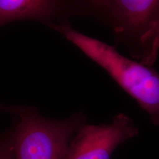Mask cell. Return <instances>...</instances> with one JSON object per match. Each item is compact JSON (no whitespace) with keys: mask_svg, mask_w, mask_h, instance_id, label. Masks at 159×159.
<instances>
[{"mask_svg":"<svg viewBox=\"0 0 159 159\" xmlns=\"http://www.w3.org/2000/svg\"><path fill=\"white\" fill-rule=\"evenodd\" d=\"M48 25L102 67L148 113L151 122L159 125V73L125 57L112 46L80 33L69 23Z\"/></svg>","mask_w":159,"mask_h":159,"instance_id":"1","label":"cell"},{"mask_svg":"<svg viewBox=\"0 0 159 159\" xmlns=\"http://www.w3.org/2000/svg\"><path fill=\"white\" fill-rule=\"evenodd\" d=\"M10 133L14 159H66L71 139L85 123L80 113L66 119L45 118L32 107L14 106Z\"/></svg>","mask_w":159,"mask_h":159,"instance_id":"2","label":"cell"},{"mask_svg":"<svg viewBox=\"0 0 159 159\" xmlns=\"http://www.w3.org/2000/svg\"><path fill=\"white\" fill-rule=\"evenodd\" d=\"M108 11L117 39L135 44L141 63L152 66L159 52V0H111Z\"/></svg>","mask_w":159,"mask_h":159,"instance_id":"3","label":"cell"},{"mask_svg":"<svg viewBox=\"0 0 159 159\" xmlns=\"http://www.w3.org/2000/svg\"><path fill=\"white\" fill-rule=\"evenodd\" d=\"M138 133L134 122L123 114L114 116L110 124H84L69 143L66 159H111L119 145Z\"/></svg>","mask_w":159,"mask_h":159,"instance_id":"4","label":"cell"},{"mask_svg":"<svg viewBox=\"0 0 159 159\" xmlns=\"http://www.w3.org/2000/svg\"><path fill=\"white\" fill-rule=\"evenodd\" d=\"M61 10V0H0V27L19 20H35L48 25Z\"/></svg>","mask_w":159,"mask_h":159,"instance_id":"5","label":"cell"},{"mask_svg":"<svg viewBox=\"0 0 159 159\" xmlns=\"http://www.w3.org/2000/svg\"><path fill=\"white\" fill-rule=\"evenodd\" d=\"M0 159H14L10 134L0 138Z\"/></svg>","mask_w":159,"mask_h":159,"instance_id":"6","label":"cell"},{"mask_svg":"<svg viewBox=\"0 0 159 159\" xmlns=\"http://www.w3.org/2000/svg\"><path fill=\"white\" fill-rule=\"evenodd\" d=\"M86 1L97 8L108 11L111 0H86Z\"/></svg>","mask_w":159,"mask_h":159,"instance_id":"7","label":"cell"},{"mask_svg":"<svg viewBox=\"0 0 159 159\" xmlns=\"http://www.w3.org/2000/svg\"><path fill=\"white\" fill-rule=\"evenodd\" d=\"M13 107H7V106H3V105H0V111H6V112L8 113H12V111H13Z\"/></svg>","mask_w":159,"mask_h":159,"instance_id":"8","label":"cell"}]
</instances>
